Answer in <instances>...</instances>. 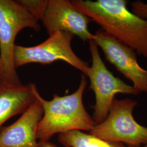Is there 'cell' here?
<instances>
[{"label":"cell","mask_w":147,"mask_h":147,"mask_svg":"<svg viewBox=\"0 0 147 147\" xmlns=\"http://www.w3.org/2000/svg\"><path fill=\"white\" fill-rule=\"evenodd\" d=\"M86 76H81L79 87L71 94H54L51 100L44 99L38 93L37 98L43 109L42 118L37 131V138L50 141L57 134L74 130L90 131L95 125L92 117L85 109L83 95L87 85Z\"/></svg>","instance_id":"2"},{"label":"cell","mask_w":147,"mask_h":147,"mask_svg":"<svg viewBox=\"0 0 147 147\" xmlns=\"http://www.w3.org/2000/svg\"><path fill=\"white\" fill-rule=\"evenodd\" d=\"M39 147H57V146L50 141H40Z\"/></svg>","instance_id":"14"},{"label":"cell","mask_w":147,"mask_h":147,"mask_svg":"<svg viewBox=\"0 0 147 147\" xmlns=\"http://www.w3.org/2000/svg\"><path fill=\"white\" fill-rule=\"evenodd\" d=\"M71 5L101 30L147 57V20L130 11L126 0H73Z\"/></svg>","instance_id":"1"},{"label":"cell","mask_w":147,"mask_h":147,"mask_svg":"<svg viewBox=\"0 0 147 147\" xmlns=\"http://www.w3.org/2000/svg\"><path fill=\"white\" fill-rule=\"evenodd\" d=\"M34 84L11 86L0 81V127L9 118L22 114L37 100Z\"/></svg>","instance_id":"10"},{"label":"cell","mask_w":147,"mask_h":147,"mask_svg":"<svg viewBox=\"0 0 147 147\" xmlns=\"http://www.w3.org/2000/svg\"><path fill=\"white\" fill-rule=\"evenodd\" d=\"M137 101L131 99H115L109 115L102 122L95 125L89 133L105 141L140 147L147 144V127L137 122L133 111Z\"/></svg>","instance_id":"4"},{"label":"cell","mask_w":147,"mask_h":147,"mask_svg":"<svg viewBox=\"0 0 147 147\" xmlns=\"http://www.w3.org/2000/svg\"><path fill=\"white\" fill-rule=\"evenodd\" d=\"M74 36L67 32L58 31L36 46L27 47L16 45L13 57L15 68L31 63L49 64L62 61L86 76L90 66L74 52L71 47Z\"/></svg>","instance_id":"5"},{"label":"cell","mask_w":147,"mask_h":147,"mask_svg":"<svg viewBox=\"0 0 147 147\" xmlns=\"http://www.w3.org/2000/svg\"><path fill=\"white\" fill-rule=\"evenodd\" d=\"M18 2L39 21H41L48 0H19Z\"/></svg>","instance_id":"12"},{"label":"cell","mask_w":147,"mask_h":147,"mask_svg":"<svg viewBox=\"0 0 147 147\" xmlns=\"http://www.w3.org/2000/svg\"><path fill=\"white\" fill-rule=\"evenodd\" d=\"M58 141L65 147H126L122 143L105 141L80 130L60 134Z\"/></svg>","instance_id":"11"},{"label":"cell","mask_w":147,"mask_h":147,"mask_svg":"<svg viewBox=\"0 0 147 147\" xmlns=\"http://www.w3.org/2000/svg\"><path fill=\"white\" fill-rule=\"evenodd\" d=\"M147 147V145H145V146H144L143 147Z\"/></svg>","instance_id":"15"},{"label":"cell","mask_w":147,"mask_h":147,"mask_svg":"<svg viewBox=\"0 0 147 147\" xmlns=\"http://www.w3.org/2000/svg\"><path fill=\"white\" fill-rule=\"evenodd\" d=\"M131 11L141 19L147 20V4L138 0L130 3Z\"/></svg>","instance_id":"13"},{"label":"cell","mask_w":147,"mask_h":147,"mask_svg":"<svg viewBox=\"0 0 147 147\" xmlns=\"http://www.w3.org/2000/svg\"><path fill=\"white\" fill-rule=\"evenodd\" d=\"M41 21L49 35L62 31L76 36L84 42L94 39V34L88 28L92 20L76 9L70 1L48 0Z\"/></svg>","instance_id":"8"},{"label":"cell","mask_w":147,"mask_h":147,"mask_svg":"<svg viewBox=\"0 0 147 147\" xmlns=\"http://www.w3.org/2000/svg\"><path fill=\"white\" fill-rule=\"evenodd\" d=\"M42 115V105L37 98L17 121L1 131L0 147H39L37 127Z\"/></svg>","instance_id":"9"},{"label":"cell","mask_w":147,"mask_h":147,"mask_svg":"<svg viewBox=\"0 0 147 147\" xmlns=\"http://www.w3.org/2000/svg\"><path fill=\"white\" fill-rule=\"evenodd\" d=\"M94 36L93 40L104 53L106 60L131 82L138 94L147 93V70L138 63L136 52L102 30Z\"/></svg>","instance_id":"7"},{"label":"cell","mask_w":147,"mask_h":147,"mask_svg":"<svg viewBox=\"0 0 147 147\" xmlns=\"http://www.w3.org/2000/svg\"><path fill=\"white\" fill-rule=\"evenodd\" d=\"M40 31L39 21L18 2L0 0V72L1 81L8 85L22 84L14 64L15 41L21 30Z\"/></svg>","instance_id":"3"},{"label":"cell","mask_w":147,"mask_h":147,"mask_svg":"<svg viewBox=\"0 0 147 147\" xmlns=\"http://www.w3.org/2000/svg\"><path fill=\"white\" fill-rule=\"evenodd\" d=\"M1 80V72H0V81Z\"/></svg>","instance_id":"16"},{"label":"cell","mask_w":147,"mask_h":147,"mask_svg":"<svg viewBox=\"0 0 147 147\" xmlns=\"http://www.w3.org/2000/svg\"><path fill=\"white\" fill-rule=\"evenodd\" d=\"M92 64L87 76L90 80L89 89L94 93L95 103L92 118L95 125L102 122L108 116L117 94L138 95L132 86L117 78L107 68L100 56L98 47L93 40L89 42Z\"/></svg>","instance_id":"6"}]
</instances>
